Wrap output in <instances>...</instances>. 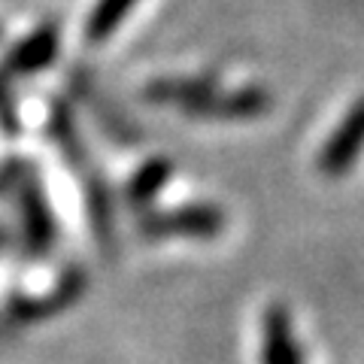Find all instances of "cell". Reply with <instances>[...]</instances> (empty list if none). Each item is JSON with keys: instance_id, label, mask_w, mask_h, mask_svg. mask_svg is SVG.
I'll use <instances>...</instances> for the list:
<instances>
[{"instance_id": "5", "label": "cell", "mask_w": 364, "mask_h": 364, "mask_svg": "<svg viewBox=\"0 0 364 364\" xmlns=\"http://www.w3.org/2000/svg\"><path fill=\"white\" fill-rule=\"evenodd\" d=\"M273 107L270 91L258 88V85H246V88H234V91H222L213 88L207 97L198 100L188 109V116H200V119H255L264 116Z\"/></svg>"}, {"instance_id": "4", "label": "cell", "mask_w": 364, "mask_h": 364, "mask_svg": "<svg viewBox=\"0 0 364 364\" xmlns=\"http://www.w3.org/2000/svg\"><path fill=\"white\" fill-rule=\"evenodd\" d=\"M85 291V273L79 267H67L58 282L52 286L49 294H40V298H31V294H13L6 301V313L16 318V322H40V318H49L55 313L67 310L70 304H76Z\"/></svg>"}, {"instance_id": "2", "label": "cell", "mask_w": 364, "mask_h": 364, "mask_svg": "<svg viewBox=\"0 0 364 364\" xmlns=\"http://www.w3.org/2000/svg\"><path fill=\"white\" fill-rule=\"evenodd\" d=\"M18 191V207H21V234H25V249L28 255L40 258L49 255L55 246V237H58V228H55V215L49 200L43 195V186L33 167H28V173L21 176V182L16 186Z\"/></svg>"}, {"instance_id": "8", "label": "cell", "mask_w": 364, "mask_h": 364, "mask_svg": "<svg viewBox=\"0 0 364 364\" xmlns=\"http://www.w3.org/2000/svg\"><path fill=\"white\" fill-rule=\"evenodd\" d=\"M213 88H219L213 76H170V79H152L143 88V95L155 107H179L188 112Z\"/></svg>"}, {"instance_id": "6", "label": "cell", "mask_w": 364, "mask_h": 364, "mask_svg": "<svg viewBox=\"0 0 364 364\" xmlns=\"http://www.w3.org/2000/svg\"><path fill=\"white\" fill-rule=\"evenodd\" d=\"M261 364H304L291 313L282 304H270L261 316Z\"/></svg>"}, {"instance_id": "7", "label": "cell", "mask_w": 364, "mask_h": 364, "mask_svg": "<svg viewBox=\"0 0 364 364\" xmlns=\"http://www.w3.org/2000/svg\"><path fill=\"white\" fill-rule=\"evenodd\" d=\"M55 55H58V28L43 25L9 49L4 67H0V76H33L43 67H49Z\"/></svg>"}, {"instance_id": "12", "label": "cell", "mask_w": 364, "mask_h": 364, "mask_svg": "<svg viewBox=\"0 0 364 364\" xmlns=\"http://www.w3.org/2000/svg\"><path fill=\"white\" fill-rule=\"evenodd\" d=\"M136 6V0H97L95 9H91L88 16V25H85V37L91 43H100L107 40L112 31H116L128 13Z\"/></svg>"}, {"instance_id": "13", "label": "cell", "mask_w": 364, "mask_h": 364, "mask_svg": "<svg viewBox=\"0 0 364 364\" xmlns=\"http://www.w3.org/2000/svg\"><path fill=\"white\" fill-rule=\"evenodd\" d=\"M0 131L9 136H16L21 131L18 107H16V97H13V88H9L6 76H0Z\"/></svg>"}, {"instance_id": "15", "label": "cell", "mask_w": 364, "mask_h": 364, "mask_svg": "<svg viewBox=\"0 0 364 364\" xmlns=\"http://www.w3.org/2000/svg\"><path fill=\"white\" fill-rule=\"evenodd\" d=\"M6 240H9V234H6V231H0V249L6 246Z\"/></svg>"}, {"instance_id": "10", "label": "cell", "mask_w": 364, "mask_h": 364, "mask_svg": "<svg viewBox=\"0 0 364 364\" xmlns=\"http://www.w3.org/2000/svg\"><path fill=\"white\" fill-rule=\"evenodd\" d=\"M49 134H52V140L58 143V149L67 158V164H70L76 173H85V170L91 167L88 149H85L82 136H79V128H76V122H73V112H70V107H67L64 100H55V104H52Z\"/></svg>"}, {"instance_id": "3", "label": "cell", "mask_w": 364, "mask_h": 364, "mask_svg": "<svg viewBox=\"0 0 364 364\" xmlns=\"http://www.w3.org/2000/svg\"><path fill=\"white\" fill-rule=\"evenodd\" d=\"M364 152V97H358L349 107L343 122L334 128V134L325 140L322 152H318V170L325 176H343L349 173V167L358 161V155Z\"/></svg>"}, {"instance_id": "14", "label": "cell", "mask_w": 364, "mask_h": 364, "mask_svg": "<svg viewBox=\"0 0 364 364\" xmlns=\"http://www.w3.org/2000/svg\"><path fill=\"white\" fill-rule=\"evenodd\" d=\"M28 161H21V158H9V161L0 167V191H9V188H16L21 176L28 173Z\"/></svg>"}, {"instance_id": "9", "label": "cell", "mask_w": 364, "mask_h": 364, "mask_svg": "<svg viewBox=\"0 0 364 364\" xmlns=\"http://www.w3.org/2000/svg\"><path fill=\"white\" fill-rule=\"evenodd\" d=\"M82 176V186H85V207H88V219L91 228H95L97 240L109 246L112 240V225H116V207H112V195H109V186L107 179L100 176V167H88Z\"/></svg>"}, {"instance_id": "11", "label": "cell", "mask_w": 364, "mask_h": 364, "mask_svg": "<svg viewBox=\"0 0 364 364\" xmlns=\"http://www.w3.org/2000/svg\"><path fill=\"white\" fill-rule=\"evenodd\" d=\"M170 176H173V164H170L167 158H149V161L128 179V186H124V200L136 210L149 207L158 191L170 182Z\"/></svg>"}, {"instance_id": "1", "label": "cell", "mask_w": 364, "mask_h": 364, "mask_svg": "<svg viewBox=\"0 0 364 364\" xmlns=\"http://www.w3.org/2000/svg\"><path fill=\"white\" fill-rule=\"evenodd\" d=\"M136 231L146 240L167 237H219L225 231V210L215 203H179L167 210H149L136 219Z\"/></svg>"}]
</instances>
